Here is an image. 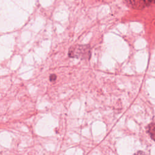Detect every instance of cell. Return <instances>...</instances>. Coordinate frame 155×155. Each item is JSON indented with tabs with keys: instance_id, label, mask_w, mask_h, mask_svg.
<instances>
[{
	"instance_id": "1",
	"label": "cell",
	"mask_w": 155,
	"mask_h": 155,
	"mask_svg": "<svg viewBox=\"0 0 155 155\" xmlns=\"http://www.w3.org/2000/svg\"><path fill=\"white\" fill-rule=\"evenodd\" d=\"M69 56L73 58H80L82 59H87L90 56V51L87 45H78L72 47L68 53Z\"/></svg>"
},
{
	"instance_id": "4",
	"label": "cell",
	"mask_w": 155,
	"mask_h": 155,
	"mask_svg": "<svg viewBox=\"0 0 155 155\" xmlns=\"http://www.w3.org/2000/svg\"><path fill=\"white\" fill-rule=\"evenodd\" d=\"M56 79V76L55 74H51L50 76V81H54Z\"/></svg>"
},
{
	"instance_id": "5",
	"label": "cell",
	"mask_w": 155,
	"mask_h": 155,
	"mask_svg": "<svg viewBox=\"0 0 155 155\" xmlns=\"http://www.w3.org/2000/svg\"><path fill=\"white\" fill-rule=\"evenodd\" d=\"M133 155H147V154L142 151H138L136 153H134Z\"/></svg>"
},
{
	"instance_id": "2",
	"label": "cell",
	"mask_w": 155,
	"mask_h": 155,
	"mask_svg": "<svg viewBox=\"0 0 155 155\" xmlns=\"http://www.w3.org/2000/svg\"><path fill=\"white\" fill-rule=\"evenodd\" d=\"M133 8L142 9L155 3V0H125Z\"/></svg>"
},
{
	"instance_id": "3",
	"label": "cell",
	"mask_w": 155,
	"mask_h": 155,
	"mask_svg": "<svg viewBox=\"0 0 155 155\" xmlns=\"http://www.w3.org/2000/svg\"><path fill=\"white\" fill-rule=\"evenodd\" d=\"M147 132L151 138L155 141V123H150L147 127Z\"/></svg>"
}]
</instances>
